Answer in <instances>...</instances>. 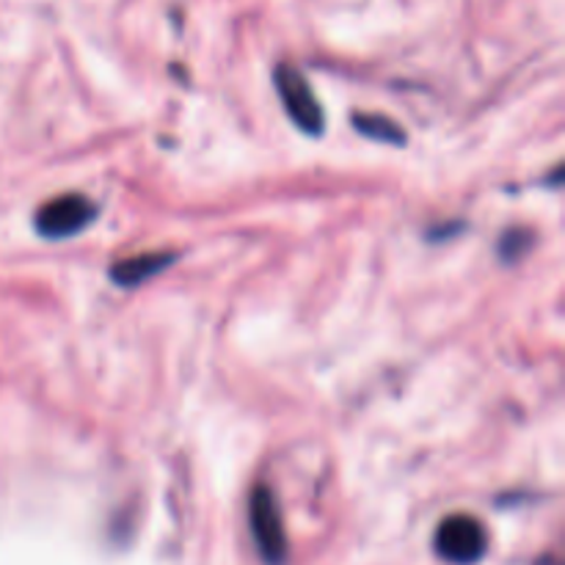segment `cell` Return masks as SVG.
Returning a JSON list of instances; mask_svg holds the SVG:
<instances>
[{"label":"cell","instance_id":"obj_1","mask_svg":"<svg viewBox=\"0 0 565 565\" xmlns=\"http://www.w3.org/2000/svg\"><path fill=\"white\" fill-rule=\"evenodd\" d=\"M274 83L292 125L301 132H307V136H320L323 132V110H320V103L307 77L296 66L281 64L276 66Z\"/></svg>","mask_w":565,"mask_h":565},{"label":"cell","instance_id":"obj_2","mask_svg":"<svg viewBox=\"0 0 565 565\" xmlns=\"http://www.w3.org/2000/svg\"><path fill=\"white\" fill-rule=\"evenodd\" d=\"M486 550H489L486 527L467 513L445 519L436 530V552L441 561L452 565H475L483 561Z\"/></svg>","mask_w":565,"mask_h":565},{"label":"cell","instance_id":"obj_3","mask_svg":"<svg viewBox=\"0 0 565 565\" xmlns=\"http://www.w3.org/2000/svg\"><path fill=\"white\" fill-rule=\"evenodd\" d=\"M248 522H252L254 541L268 565H285L287 561V535L285 524H281L279 505H276L274 494L268 486H257L252 491V502H248Z\"/></svg>","mask_w":565,"mask_h":565},{"label":"cell","instance_id":"obj_4","mask_svg":"<svg viewBox=\"0 0 565 565\" xmlns=\"http://www.w3.org/2000/svg\"><path fill=\"white\" fill-rule=\"evenodd\" d=\"M94 218H97V204L92 199L81 196V193H66V196H55L42 204L33 226L42 237L61 241V237H72L92 226Z\"/></svg>","mask_w":565,"mask_h":565},{"label":"cell","instance_id":"obj_5","mask_svg":"<svg viewBox=\"0 0 565 565\" xmlns=\"http://www.w3.org/2000/svg\"><path fill=\"white\" fill-rule=\"evenodd\" d=\"M171 263H174V254L169 252L138 254V257L119 259V263L110 268V279L119 287H138L147 279H152V276H158L163 268H169Z\"/></svg>","mask_w":565,"mask_h":565},{"label":"cell","instance_id":"obj_6","mask_svg":"<svg viewBox=\"0 0 565 565\" xmlns=\"http://www.w3.org/2000/svg\"><path fill=\"white\" fill-rule=\"evenodd\" d=\"M353 125L362 136L373 138V141L381 143H406V132L397 121H392L390 116L381 114H356L353 116Z\"/></svg>","mask_w":565,"mask_h":565},{"label":"cell","instance_id":"obj_7","mask_svg":"<svg viewBox=\"0 0 565 565\" xmlns=\"http://www.w3.org/2000/svg\"><path fill=\"white\" fill-rule=\"evenodd\" d=\"M530 243V235L527 232H508L505 237H502V257L508 259V263H513V259H519L524 254V246Z\"/></svg>","mask_w":565,"mask_h":565},{"label":"cell","instance_id":"obj_8","mask_svg":"<svg viewBox=\"0 0 565 565\" xmlns=\"http://www.w3.org/2000/svg\"><path fill=\"white\" fill-rule=\"evenodd\" d=\"M535 565H561V561H557V557H552V555H544Z\"/></svg>","mask_w":565,"mask_h":565}]
</instances>
